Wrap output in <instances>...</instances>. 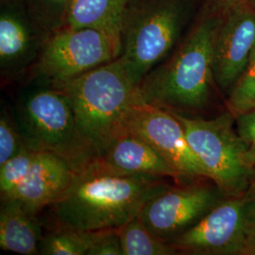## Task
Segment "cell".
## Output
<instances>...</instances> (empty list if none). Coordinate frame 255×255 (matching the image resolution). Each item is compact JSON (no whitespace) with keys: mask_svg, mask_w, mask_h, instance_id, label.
<instances>
[{"mask_svg":"<svg viewBox=\"0 0 255 255\" xmlns=\"http://www.w3.org/2000/svg\"><path fill=\"white\" fill-rule=\"evenodd\" d=\"M161 177L119 172L95 159L51 205L61 226L116 230L139 216L146 201L169 185Z\"/></svg>","mask_w":255,"mask_h":255,"instance_id":"obj_1","label":"cell"},{"mask_svg":"<svg viewBox=\"0 0 255 255\" xmlns=\"http://www.w3.org/2000/svg\"><path fill=\"white\" fill-rule=\"evenodd\" d=\"M168 59L158 64L138 85L144 101L178 113L208 106L213 86V39L219 15L206 7Z\"/></svg>","mask_w":255,"mask_h":255,"instance_id":"obj_2","label":"cell"},{"mask_svg":"<svg viewBox=\"0 0 255 255\" xmlns=\"http://www.w3.org/2000/svg\"><path fill=\"white\" fill-rule=\"evenodd\" d=\"M50 84L69 97L78 128L97 157L125 134L139 91L119 58L67 82Z\"/></svg>","mask_w":255,"mask_h":255,"instance_id":"obj_3","label":"cell"},{"mask_svg":"<svg viewBox=\"0 0 255 255\" xmlns=\"http://www.w3.org/2000/svg\"><path fill=\"white\" fill-rule=\"evenodd\" d=\"M202 0H129L123 20L119 58L139 83L167 57Z\"/></svg>","mask_w":255,"mask_h":255,"instance_id":"obj_4","label":"cell"},{"mask_svg":"<svg viewBox=\"0 0 255 255\" xmlns=\"http://www.w3.org/2000/svg\"><path fill=\"white\" fill-rule=\"evenodd\" d=\"M26 92L15 109L14 120L27 148L62 157L81 172L97 158L78 128L67 94L41 82Z\"/></svg>","mask_w":255,"mask_h":255,"instance_id":"obj_5","label":"cell"},{"mask_svg":"<svg viewBox=\"0 0 255 255\" xmlns=\"http://www.w3.org/2000/svg\"><path fill=\"white\" fill-rule=\"evenodd\" d=\"M180 121L192 150L208 179L227 197L242 195L255 182V159L239 135L236 117L228 111L212 119L169 111Z\"/></svg>","mask_w":255,"mask_h":255,"instance_id":"obj_6","label":"cell"},{"mask_svg":"<svg viewBox=\"0 0 255 255\" xmlns=\"http://www.w3.org/2000/svg\"><path fill=\"white\" fill-rule=\"evenodd\" d=\"M255 238V194L227 197L191 228L170 240L183 255H249Z\"/></svg>","mask_w":255,"mask_h":255,"instance_id":"obj_7","label":"cell"},{"mask_svg":"<svg viewBox=\"0 0 255 255\" xmlns=\"http://www.w3.org/2000/svg\"><path fill=\"white\" fill-rule=\"evenodd\" d=\"M122 45L101 30L64 27L50 34L33 66L37 78L61 83L115 61Z\"/></svg>","mask_w":255,"mask_h":255,"instance_id":"obj_8","label":"cell"},{"mask_svg":"<svg viewBox=\"0 0 255 255\" xmlns=\"http://www.w3.org/2000/svg\"><path fill=\"white\" fill-rule=\"evenodd\" d=\"M142 138L164 157L182 178H208L192 150L180 121L168 110L137 97L126 120V132Z\"/></svg>","mask_w":255,"mask_h":255,"instance_id":"obj_9","label":"cell"},{"mask_svg":"<svg viewBox=\"0 0 255 255\" xmlns=\"http://www.w3.org/2000/svg\"><path fill=\"white\" fill-rule=\"evenodd\" d=\"M225 198L217 184L168 186L146 201L139 218L156 237L169 242L198 223Z\"/></svg>","mask_w":255,"mask_h":255,"instance_id":"obj_10","label":"cell"},{"mask_svg":"<svg viewBox=\"0 0 255 255\" xmlns=\"http://www.w3.org/2000/svg\"><path fill=\"white\" fill-rule=\"evenodd\" d=\"M255 50V9L247 1L219 15L213 39V73L226 97Z\"/></svg>","mask_w":255,"mask_h":255,"instance_id":"obj_11","label":"cell"},{"mask_svg":"<svg viewBox=\"0 0 255 255\" xmlns=\"http://www.w3.org/2000/svg\"><path fill=\"white\" fill-rule=\"evenodd\" d=\"M50 36L30 15L25 0H2L0 9V74L19 79L33 67Z\"/></svg>","mask_w":255,"mask_h":255,"instance_id":"obj_12","label":"cell"},{"mask_svg":"<svg viewBox=\"0 0 255 255\" xmlns=\"http://www.w3.org/2000/svg\"><path fill=\"white\" fill-rule=\"evenodd\" d=\"M79 171L60 156L36 151L33 163L17 186L1 199H13L29 212H37L59 201L72 185Z\"/></svg>","mask_w":255,"mask_h":255,"instance_id":"obj_13","label":"cell"},{"mask_svg":"<svg viewBox=\"0 0 255 255\" xmlns=\"http://www.w3.org/2000/svg\"><path fill=\"white\" fill-rule=\"evenodd\" d=\"M96 159L123 173L181 179L171 164L153 146L131 133H125L114 140Z\"/></svg>","mask_w":255,"mask_h":255,"instance_id":"obj_14","label":"cell"},{"mask_svg":"<svg viewBox=\"0 0 255 255\" xmlns=\"http://www.w3.org/2000/svg\"><path fill=\"white\" fill-rule=\"evenodd\" d=\"M41 225L32 214L18 201L1 199L0 248L19 255H40Z\"/></svg>","mask_w":255,"mask_h":255,"instance_id":"obj_15","label":"cell"},{"mask_svg":"<svg viewBox=\"0 0 255 255\" xmlns=\"http://www.w3.org/2000/svg\"><path fill=\"white\" fill-rule=\"evenodd\" d=\"M129 0H73L64 27H90L122 45L123 20Z\"/></svg>","mask_w":255,"mask_h":255,"instance_id":"obj_16","label":"cell"},{"mask_svg":"<svg viewBox=\"0 0 255 255\" xmlns=\"http://www.w3.org/2000/svg\"><path fill=\"white\" fill-rule=\"evenodd\" d=\"M123 255H178L173 246L156 237L139 216L117 229Z\"/></svg>","mask_w":255,"mask_h":255,"instance_id":"obj_17","label":"cell"},{"mask_svg":"<svg viewBox=\"0 0 255 255\" xmlns=\"http://www.w3.org/2000/svg\"><path fill=\"white\" fill-rule=\"evenodd\" d=\"M102 231H83L61 226L43 237L40 255H87Z\"/></svg>","mask_w":255,"mask_h":255,"instance_id":"obj_18","label":"cell"},{"mask_svg":"<svg viewBox=\"0 0 255 255\" xmlns=\"http://www.w3.org/2000/svg\"><path fill=\"white\" fill-rule=\"evenodd\" d=\"M73 0H25L30 15L50 35L65 27Z\"/></svg>","mask_w":255,"mask_h":255,"instance_id":"obj_19","label":"cell"},{"mask_svg":"<svg viewBox=\"0 0 255 255\" xmlns=\"http://www.w3.org/2000/svg\"><path fill=\"white\" fill-rule=\"evenodd\" d=\"M226 103L235 117L255 110V50L229 93Z\"/></svg>","mask_w":255,"mask_h":255,"instance_id":"obj_20","label":"cell"},{"mask_svg":"<svg viewBox=\"0 0 255 255\" xmlns=\"http://www.w3.org/2000/svg\"><path fill=\"white\" fill-rule=\"evenodd\" d=\"M36 150L23 148L5 164L0 165V193L1 198L12 191L27 175L33 163Z\"/></svg>","mask_w":255,"mask_h":255,"instance_id":"obj_21","label":"cell"},{"mask_svg":"<svg viewBox=\"0 0 255 255\" xmlns=\"http://www.w3.org/2000/svg\"><path fill=\"white\" fill-rule=\"evenodd\" d=\"M26 146L20 135L15 120L11 119L6 109L0 115V165L18 154Z\"/></svg>","mask_w":255,"mask_h":255,"instance_id":"obj_22","label":"cell"},{"mask_svg":"<svg viewBox=\"0 0 255 255\" xmlns=\"http://www.w3.org/2000/svg\"><path fill=\"white\" fill-rule=\"evenodd\" d=\"M87 255H123L117 229L102 231Z\"/></svg>","mask_w":255,"mask_h":255,"instance_id":"obj_23","label":"cell"},{"mask_svg":"<svg viewBox=\"0 0 255 255\" xmlns=\"http://www.w3.org/2000/svg\"><path fill=\"white\" fill-rule=\"evenodd\" d=\"M236 126L255 159V110L236 117Z\"/></svg>","mask_w":255,"mask_h":255,"instance_id":"obj_24","label":"cell"},{"mask_svg":"<svg viewBox=\"0 0 255 255\" xmlns=\"http://www.w3.org/2000/svg\"><path fill=\"white\" fill-rule=\"evenodd\" d=\"M245 1L247 0H202V6L218 14H221Z\"/></svg>","mask_w":255,"mask_h":255,"instance_id":"obj_25","label":"cell"},{"mask_svg":"<svg viewBox=\"0 0 255 255\" xmlns=\"http://www.w3.org/2000/svg\"><path fill=\"white\" fill-rule=\"evenodd\" d=\"M255 255V238L254 240V243H253V246L251 248V251H250V255Z\"/></svg>","mask_w":255,"mask_h":255,"instance_id":"obj_26","label":"cell"},{"mask_svg":"<svg viewBox=\"0 0 255 255\" xmlns=\"http://www.w3.org/2000/svg\"><path fill=\"white\" fill-rule=\"evenodd\" d=\"M247 2H248L254 9H255V0H247Z\"/></svg>","mask_w":255,"mask_h":255,"instance_id":"obj_27","label":"cell"},{"mask_svg":"<svg viewBox=\"0 0 255 255\" xmlns=\"http://www.w3.org/2000/svg\"><path fill=\"white\" fill-rule=\"evenodd\" d=\"M252 187H253V189H254V191H255V183H254V184H253V186H252Z\"/></svg>","mask_w":255,"mask_h":255,"instance_id":"obj_28","label":"cell"}]
</instances>
